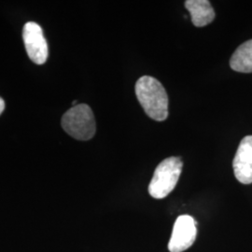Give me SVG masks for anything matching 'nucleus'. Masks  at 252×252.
Returning <instances> with one entry per match:
<instances>
[{
	"label": "nucleus",
	"instance_id": "1",
	"mask_svg": "<svg viewBox=\"0 0 252 252\" xmlns=\"http://www.w3.org/2000/svg\"><path fill=\"white\" fill-rule=\"evenodd\" d=\"M135 95L146 114L157 122L168 117V96L162 83L155 78L143 76L135 83Z\"/></svg>",
	"mask_w": 252,
	"mask_h": 252
},
{
	"label": "nucleus",
	"instance_id": "2",
	"mask_svg": "<svg viewBox=\"0 0 252 252\" xmlns=\"http://www.w3.org/2000/svg\"><path fill=\"white\" fill-rule=\"evenodd\" d=\"M183 162L180 157L164 159L156 167L149 185V193L155 199L165 198L180 180Z\"/></svg>",
	"mask_w": 252,
	"mask_h": 252
},
{
	"label": "nucleus",
	"instance_id": "3",
	"mask_svg": "<svg viewBox=\"0 0 252 252\" xmlns=\"http://www.w3.org/2000/svg\"><path fill=\"white\" fill-rule=\"evenodd\" d=\"M61 123L68 135L81 141L90 140L96 131L94 115L86 104H79L68 109L63 114Z\"/></svg>",
	"mask_w": 252,
	"mask_h": 252
},
{
	"label": "nucleus",
	"instance_id": "4",
	"mask_svg": "<svg viewBox=\"0 0 252 252\" xmlns=\"http://www.w3.org/2000/svg\"><path fill=\"white\" fill-rule=\"evenodd\" d=\"M197 234L196 221L189 215L180 216L173 227L171 238L168 243L170 252H182L188 250L195 241Z\"/></svg>",
	"mask_w": 252,
	"mask_h": 252
},
{
	"label": "nucleus",
	"instance_id": "5",
	"mask_svg": "<svg viewBox=\"0 0 252 252\" xmlns=\"http://www.w3.org/2000/svg\"><path fill=\"white\" fill-rule=\"evenodd\" d=\"M23 38L29 58L37 64H42L48 58V45L41 27L36 23L25 25Z\"/></svg>",
	"mask_w": 252,
	"mask_h": 252
},
{
	"label": "nucleus",
	"instance_id": "6",
	"mask_svg": "<svg viewBox=\"0 0 252 252\" xmlns=\"http://www.w3.org/2000/svg\"><path fill=\"white\" fill-rule=\"evenodd\" d=\"M234 176L242 184L252 183V135L245 136L234 156Z\"/></svg>",
	"mask_w": 252,
	"mask_h": 252
},
{
	"label": "nucleus",
	"instance_id": "7",
	"mask_svg": "<svg viewBox=\"0 0 252 252\" xmlns=\"http://www.w3.org/2000/svg\"><path fill=\"white\" fill-rule=\"evenodd\" d=\"M185 8L191 17L192 24L196 27H206L215 19V10L208 0H187Z\"/></svg>",
	"mask_w": 252,
	"mask_h": 252
},
{
	"label": "nucleus",
	"instance_id": "8",
	"mask_svg": "<svg viewBox=\"0 0 252 252\" xmlns=\"http://www.w3.org/2000/svg\"><path fill=\"white\" fill-rule=\"evenodd\" d=\"M231 68L240 73H252V39L244 42L230 59Z\"/></svg>",
	"mask_w": 252,
	"mask_h": 252
},
{
	"label": "nucleus",
	"instance_id": "9",
	"mask_svg": "<svg viewBox=\"0 0 252 252\" xmlns=\"http://www.w3.org/2000/svg\"><path fill=\"white\" fill-rule=\"evenodd\" d=\"M4 108H5V102L0 97V115L4 111Z\"/></svg>",
	"mask_w": 252,
	"mask_h": 252
}]
</instances>
